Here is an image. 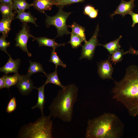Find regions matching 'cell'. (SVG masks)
Returning a JSON list of instances; mask_svg holds the SVG:
<instances>
[{"mask_svg": "<svg viewBox=\"0 0 138 138\" xmlns=\"http://www.w3.org/2000/svg\"><path fill=\"white\" fill-rule=\"evenodd\" d=\"M6 80L5 78L2 76L0 78V89L5 88Z\"/></svg>", "mask_w": 138, "mask_h": 138, "instance_id": "cell-33", "label": "cell"}, {"mask_svg": "<svg viewBox=\"0 0 138 138\" xmlns=\"http://www.w3.org/2000/svg\"><path fill=\"white\" fill-rule=\"evenodd\" d=\"M95 9L94 7L92 6L87 5L84 8V13L85 15H88L92 11Z\"/></svg>", "mask_w": 138, "mask_h": 138, "instance_id": "cell-31", "label": "cell"}, {"mask_svg": "<svg viewBox=\"0 0 138 138\" xmlns=\"http://www.w3.org/2000/svg\"><path fill=\"white\" fill-rule=\"evenodd\" d=\"M33 40H36L39 44V47L48 46L52 48L53 49L55 50L57 47L62 46H64L65 43L59 44L55 42V38L51 39L45 37H34Z\"/></svg>", "mask_w": 138, "mask_h": 138, "instance_id": "cell-13", "label": "cell"}, {"mask_svg": "<svg viewBox=\"0 0 138 138\" xmlns=\"http://www.w3.org/2000/svg\"><path fill=\"white\" fill-rule=\"evenodd\" d=\"M127 52V53L138 55V50L134 49L132 47L130 46L129 50Z\"/></svg>", "mask_w": 138, "mask_h": 138, "instance_id": "cell-34", "label": "cell"}, {"mask_svg": "<svg viewBox=\"0 0 138 138\" xmlns=\"http://www.w3.org/2000/svg\"><path fill=\"white\" fill-rule=\"evenodd\" d=\"M51 55L49 62L53 63L55 65V70H56L58 66H61L64 68L66 66V64L64 63L61 60L55 52V50L53 49L51 50Z\"/></svg>", "mask_w": 138, "mask_h": 138, "instance_id": "cell-24", "label": "cell"}, {"mask_svg": "<svg viewBox=\"0 0 138 138\" xmlns=\"http://www.w3.org/2000/svg\"><path fill=\"white\" fill-rule=\"evenodd\" d=\"M68 27H71L72 29V32L82 38L85 43L87 41L85 34V28L78 24L76 22H73L71 25H68Z\"/></svg>", "mask_w": 138, "mask_h": 138, "instance_id": "cell-20", "label": "cell"}, {"mask_svg": "<svg viewBox=\"0 0 138 138\" xmlns=\"http://www.w3.org/2000/svg\"><path fill=\"white\" fill-rule=\"evenodd\" d=\"M98 10L95 9L92 11L88 16L89 17L91 18H96L98 15Z\"/></svg>", "mask_w": 138, "mask_h": 138, "instance_id": "cell-32", "label": "cell"}, {"mask_svg": "<svg viewBox=\"0 0 138 138\" xmlns=\"http://www.w3.org/2000/svg\"><path fill=\"white\" fill-rule=\"evenodd\" d=\"M124 125L116 114L105 113L89 119L86 138H120L123 135Z\"/></svg>", "mask_w": 138, "mask_h": 138, "instance_id": "cell-2", "label": "cell"}, {"mask_svg": "<svg viewBox=\"0 0 138 138\" xmlns=\"http://www.w3.org/2000/svg\"><path fill=\"white\" fill-rule=\"evenodd\" d=\"M63 8L59 7L58 12L53 16H49L44 13L46 17L45 21L46 27L49 28L52 25L56 27L57 30V37H62L64 34H69L71 33L68 31V25L66 23L67 19L71 13L64 12Z\"/></svg>", "mask_w": 138, "mask_h": 138, "instance_id": "cell-5", "label": "cell"}, {"mask_svg": "<svg viewBox=\"0 0 138 138\" xmlns=\"http://www.w3.org/2000/svg\"><path fill=\"white\" fill-rule=\"evenodd\" d=\"M13 10V8L10 6L5 3H0V10L2 18L15 17Z\"/></svg>", "mask_w": 138, "mask_h": 138, "instance_id": "cell-22", "label": "cell"}, {"mask_svg": "<svg viewBox=\"0 0 138 138\" xmlns=\"http://www.w3.org/2000/svg\"><path fill=\"white\" fill-rule=\"evenodd\" d=\"M33 7L38 11L44 13L45 10H50L55 5L54 0H35L32 3Z\"/></svg>", "mask_w": 138, "mask_h": 138, "instance_id": "cell-12", "label": "cell"}, {"mask_svg": "<svg viewBox=\"0 0 138 138\" xmlns=\"http://www.w3.org/2000/svg\"><path fill=\"white\" fill-rule=\"evenodd\" d=\"M99 30L98 24L91 38L85 43L84 45H82V52L79 58L80 60L85 58L91 60L93 59L96 48L99 44L98 37Z\"/></svg>", "mask_w": 138, "mask_h": 138, "instance_id": "cell-6", "label": "cell"}, {"mask_svg": "<svg viewBox=\"0 0 138 138\" xmlns=\"http://www.w3.org/2000/svg\"><path fill=\"white\" fill-rule=\"evenodd\" d=\"M23 25L21 29L20 30L16 35L15 40L16 43L15 47L20 48L24 52H26L28 56H31V54L27 49V43L28 39L30 37H34L30 33V27L27 23H22Z\"/></svg>", "mask_w": 138, "mask_h": 138, "instance_id": "cell-7", "label": "cell"}, {"mask_svg": "<svg viewBox=\"0 0 138 138\" xmlns=\"http://www.w3.org/2000/svg\"><path fill=\"white\" fill-rule=\"evenodd\" d=\"M132 17V27H134L135 25L138 23V14L134 13L133 11L130 12L129 14Z\"/></svg>", "mask_w": 138, "mask_h": 138, "instance_id": "cell-30", "label": "cell"}, {"mask_svg": "<svg viewBox=\"0 0 138 138\" xmlns=\"http://www.w3.org/2000/svg\"><path fill=\"white\" fill-rule=\"evenodd\" d=\"M6 36L2 35L0 38V49L6 53L9 56H11L7 51V49L9 46L10 43L7 42L6 40Z\"/></svg>", "mask_w": 138, "mask_h": 138, "instance_id": "cell-27", "label": "cell"}, {"mask_svg": "<svg viewBox=\"0 0 138 138\" xmlns=\"http://www.w3.org/2000/svg\"><path fill=\"white\" fill-rule=\"evenodd\" d=\"M110 61L109 59L98 64V72L102 79H113L112 76L113 68Z\"/></svg>", "mask_w": 138, "mask_h": 138, "instance_id": "cell-9", "label": "cell"}, {"mask_svg": "<svg viewBox=\"0 0 138 138\" xmlns=\"http://www.w3.org/2000/svg\"><path fill=\"white\" fill-rule=\"evenodd\" d=\"M78 88L74 84L65 86L59 90L49 107V115L64 122L72 120L73 106L77 100Z\"/></svg>", "mask_w": 138, "mask_h": 138, "instance_id": "cell-3", "label": "cell"}, {"mask_svg": "<svg viewBox=\"0 0 138 138\" xmlns=\"http://www.w3.org/2000/svg\"><path fill=\"white\" fill-rule=\"evenodd\" d=\"M13 9L15 10H18L25 11L26 9H29L31 6H33L32 3H28L26 0H13Z\"/></svg>", "mask_w": 138, "mask_h": 138, "instance_id": "cell-23", "label": "cell"}, {"mask_svg": "<svg viewBox=\"0 0 138 138\" xmlns=\"http://www.w3.org/2000/svg\"><path fill=\"white\" fill-rule=\"evenodd\" d=\"M17 107L16 98L13 97L9 102L6 109V112L8 113H11L16 110Z\"/></svg>", "mask_w": 138, "mask_h": 138, "instance_id": "cell-29", "label": "cell"}, {"mask_svg": "<svg viewBox=\"0 0 138 138\" xmlns=\"http://www.w3.org/2000/svg\"><path fill=\"white\" fill-rule=\"evenodd\" d=\"M17 15L15 19H19L22 23L31 22L34 24L37 27L36 23L37 18L34 17L31 14L30 12H26L25 11H21L18 10H15Z\"/></svg>", "mask_w": 138, "mask_h": 138, "instance_id": "cell-15", "label": "cell"}, {"mask_svg": "<svg viewBox=\"0 0 138 138\" xmlns=\"http://www.w3.org/2000/svg\"><path fill=\"white\" fill-rule=\"evenodd\" d=\"M47 79L44 84L46 85L49 83L53 84L59 86L62 88H63L64 86L61 82L58 76L57 71L55 70L53 72L46 74L45 75Z\"/></svg>", "mask_w": 138, "mask_h": 138, "instance_id": "cell-21", "label": "cell"}, {"mask_svg": "<svg viewBox=\"0 0 138 138\" xmlns=\"http://www.w3.org/2000/svg\"><path fill=\"white\" fill-rule=\"evenodd\" d=\"M16 85L20 93L23 96L29 95L36 88L33 86L32 80L26 75H21L20 79Z\"/></svg>", "mask_w": 138, "mask_h": 138, "instance_id": "cell-8", "label": "cell"}, {"mask_svg": "<svg viewBox=\"0 0 138 138\" xmlns=\"http://www.w3.org/2000/svg\"><path fill=\"white\" fill-rule=\"evenodd\" d=\"M45 85L44 84L40 87L36 88V89L37 90L38 93L37 101L36 104L31 108L32 109H34L36 108L39 109L42 116H43V110L45 102L44 89Z\"/></svg>", "mask_w": 138, "mask_h": 138, "instance_id": "cell-14", "label": "cell"}, {"mask_svg": "<svg viewBox=\"0 0 138 138\" xmlns=\"http://www.w3.org/2000/svg\"><path fill=\"white\" fill-rule=\"evenodd\" d=\"M120 36L117 39L105 44H101L99 43L98 45H101L105 48L108 51L110 55L116 51L120 49L121 45L119 44V41L122 38Z\"/></svg>", "mask_w": 138, "mask_h": 138, "instance_id": "cell-17", "label": "cell"}, {"mask_svg": "<svg viewBox=\"0 0 138 138\" xmlns=\"http://www.w3.org/2000/svg\"><path fill=\"white\" fill-rule=\"evenodd\" d=\"M15 19V16L2 18L0 21V32L6 37L10 30L11 22Z\"/></svg>", "mask_w": 138, "mask_h": 138, "instance_id": "cell-16", "label": "cell"}, {"mask_svg": "<svg viewBox=\"0 0 138 138\" xmlns=\"http://www.w3.org/2000/svg\"><path fill=\"white\" fill-rule=\"evenodd\" d=\"M30 66L28 70V73L26 75L30 77L33 74L38 72H42L45 75L47 74L44 71L41 64L36 62H32L29 60Z\"/></svg>", "mask_w": 138, "mask_h": 138, "instance_id": "cell-18", "label": "cell"}, {"mask_svg": "<svg viewBox=\"0 0 138 138\" xmlns=\"http://www.w3.org/2000/svg\"><path fill=\"white\" fill-rule=\"evenodd\" d=\"M0 3L7 4L11 6L13 9V0H0Z\"/></svg>", "mask_w": 138, "mask_h": 138, "instance_id": "cell-35", "label": "cell"}, {"mask_svg": "<svg viewBox=\"0 0 138 138\" xmlns=\"http://www.w3.org/2000/svg\"><path fill=\"white\" fill-rule=\"evenodd\" d=\"M135 0H131L129 2H126L121 0V2L118 6L116 10L110 15L112 17L117 14L121 15L124 17L125 16L132 11L135 6L134 2Z\"/></svg>", "mask_w": 138, "mask_h": 138, "instance_id": "cell-10", "label": "cell"}, {"mask_svg": "<svg viewBox=\"0 0 138 138\" xmlns=\"http://www.w3.org/2000/svg\"><path fill=\"white\" fill-rule=\"evenodd\" d=\"M51 117L42 116L35 122L21 127L17 137L21 138H52Z\"/></svg>", "mask_w": 138, "mask_h": 138, "instance_id": "cell-4", "label": "cell"}, {"mask_svg": "<svg viewBox=\"0 0 138 138\" xmlns=\"http://www.w3.org/2000/svg\"><path fill=\"white\" fill-rule=\"evenodd\" d=\"M114 83L113 98L122 103L131 116H138V67L135 65L129 66L122 79Z\"/></svg>", "mask_w": 138, "mask_h": 138, "instance_id": "cell-1", "label": "cell"}, {"mask_svg": "<svg viewBox=\"0 0 138 138\" xmlns=\"http://www.w3.org/2000/svg\"><path fill=\"white\" fill-rule=\"evenodd\" d=\"M7 62L2 67L0 68V71L6 74L11 73H18V70L20 63V60L17 58L15 60L11 56H9Z\"/></svg>", "mask_w": 138, "mask_h": 138, "instance_id": "cell-11", "label": "cell"}, {"mask_svg": "<svg viewBox=\"0 0 138 138\" xmlns=\"http://www.w3.org/2000/svg\"><path fill=\"white\" fill-rule=\"evenodd\" d=\"M70 41L68 42L70 43L73 48H76L81 45L82 42L83 41L80 37L71 32Z\"/></svg>", "mask_w": 138, "mask_h": 138, "instance_id": "cell-26", "label": "cell"}, {"mask_svg": "<svg viewBox=\"0 0 138 138\" xmlns=\"http://www.w3.org/2000/svg\"><path fill=\"white\" fill-rule=\"evenodd\" d=\"M85 0H54L55 5L59 7L70 5L72 3L82 2Z\"/></svg>", "mask_w": 138, "mask_h": 138, "instance_id": "cell-28", "label": "cell"}, {"mask_svg": "<svg viewBox=\"0 0 138 138\" xmlns=\"http://www.w3.org/2000/svg\"><path fill=\"white\" fill-rule=\"evenodd\" d=\"M127 52H124L123 50L119 49L114 52L111 56V61L114 64L118 62L121 61L124 55L127 54Z\"/></svg>", "mask_w": 138, "mask_h": 138, "instance_id": "cell-25", "label": "cell"}, {"mask_svg": "<svg viewBox=\"0 0 138 138\" xmlns=\"http://www.w3.org/2000/svg\"><path fill=\"white\" fill-rule=\"evenodd\" d=\"M6 80L5 88H9L10 87L16 85L20 79L21 75L18 73H15L13 75L9 76L7 74L3 75Z\"/></svg>", "mask_w": 138, "mask_h": 138, "instance_id": "cell-19", "label": "cell"}]
</instances>
